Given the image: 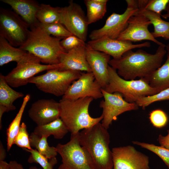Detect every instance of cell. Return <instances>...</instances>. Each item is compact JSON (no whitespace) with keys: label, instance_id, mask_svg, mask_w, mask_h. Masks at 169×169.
Instances as JSON below:
<instances>
[{"label":"cell","instance_id":"cell-1","mask_svg":"<svg viewBox=\"0 0 169 169\" xmlns=\"http://www.w3.org/2000/svg\"><path fill=\"white\" fill-rule=\"evenodd\" d=\"M166 45H159L156 52L149 54L141 49L129 50L119 58L110 60V66L117 70L118 74L125 79L134 80L137 77L146 79L161 65L166 53Z\"/></svg>","mask_w":169,"mask_h":169},{"label":"cell","instance_id":"cell-2","mask_svg":"<svg viewBox=\"0 0 169 169\" xmlns=\"http://www.w3.org/2000/svg\"><path fill=\"white\" fill-rule=\"evenodd\" d=\"M80 144L96 169H113L107 130L99 122L79 133Z\"/></svg>","mask_w":169,"mask_h":169},{"label":"cell","instance_id":"cell-3","mask_svg":"<svg viewBox=\"0 0 169 169\" xmlns=\"http://www.w3.org/2000/svg\"><path fill=\"white\" fill-rule=\"evenodd\" d=\"M37 23L30 27L27 38L19 48L46 64H59L61 56L66 52L61 44V38L49 35Z\"/></svg>","mask_w":169,"mask_h":169},{"label":"cell","instance_id":"cell-4","mask_svg":"<svg viewBox=\"0 0 169 169\" xmlns=\"http://www.w3.org/2000/svg\"><path fill=\"white\" fill-rule=\"evenodd\" d=\"M94 99L86 97L76 100L61 99L60 118L71 134L79 132L81 130L90 128L100 122L103 118H93L89 113V108Z\"/></svg>","mask_w":169,"mask_h":169},{"label":"cell","instance_id":"cell-5","mask_svg":"<svg viewBox=\"0 0 169 169\" xmlns=\"http://www.w3.org/2000/svg\"><path fill=\"white\" fill-rule=\"evenodd\" d=\"M108 72L109 82L104 90L110 93H120L128 102L136 103L142 98L158 93L155 89L150 85L148 81L144 79H125L118 74L116 69L109 65L108 66Z\"/></svg>","mask_w":169,"mask_h":169},{"label":"cell","instance_id":"cell-6","mask_svg":"<svg viewBox=\"0 0 169 169\" xmlns=\"http://www.w3.org/2000/svg\"><path fill=\"white\" fill-rule=\"evenodd\" d=\"M81 73L78 71L52 69L43 74L31 78L28 83L34 84L44 92L57 97L63 96L70 85L79 78Z\"/></svg>","mask_w":169,"mask_h":169},{"label":"cell","instance_id":"cell-7","mask_svg":"<svg viewBox=\"0 0 169 169\" xmlns=\"http://www.w3.org/2000/svg\"><path fill=\"white\" fill-rule=\"evenodd\" d=\"M39 59L33 54L27 53L25 57L6 75L5 79L11 86L17 88L26 85L29 80L37 74L45 70L60 69L59 63L55 64H42Z\"/></svg>","mask_w":169,"mask_h":169},{"label":"cell","instance_id":"cell-8","mask_svg":"<svg viewBox=\"0 0 169 169\" xmlns=\"http://www.w3.org/2000/svg\"><path fill=\"white\" fill-rule=\"evenodd\" d=\"M29 27L13 11L0 8V36L14 47L22 46L26 41Z\"/></svg>","mask_w":169,"mask_h":169},{"label":"cell","instance_id":"cell-9","mask_svg":"<svg viewBox=\"0 0 169 169\" xmlns=\"http://www.w3.org/2000/svg\"><path fill=\"white\" fill-rule=\"evenodd\" d=\"M79 133L71 134L68 142L56 147L62 158L58 169H96L80 144Z\"/></svg>","mask_w":169,"mask_h":169},{"label":"cell","instance_id":"cell-10","mask_svg":"<svg viewBox=\"0 0 169 169\" xmlns=\"http://www.w3.org/2000/svg\"><path fill=\"white\" fill-rule=\"evenodd\" d=\"M104 100L100 103V107L103 109V118L101 124L106 129L109 128L114 120L118 116L127 111L136 110L139 106L136 103H129L125 101L119 92L110 93L102 89Z\"/></svg>","mask_w":169,"mask_h":169},{"label":"cell","instance_id":"cell-11","mask_svg":"<svg viewBox=\"0 0 169 169\" xmlns=\"http://www.w3.org/2000/svg\"><path fill=\"white\" fill-rule=\"evenodd\" d=\"M113 169H150L149 157L131 145L112 150Z\"/></svg>","mask_w":169,"mask_h":169},{"label":"cell","instance_id":"cell-12","mask_svg":"<svg viewBox=\"0 0 169 169\" xmlns=\"http://www.w3.org/2000/svg\"><path fill=\"white\" fill-rule=\"evenodd\" d=\"M138 10V8L127 6L123 13H113L107 18L103 27L91 32L89 38L91 40L103 37L117 39L127 27L130 18L135 15Z\"/></svg>","mask_w":169,"mask_h":169},{"label":"cell","instance_id":"cell-13","mask_svg":"<svg viewBox=\"0 0 169 169\" xmlns=\"http://www.w3.org/2000/svg\"><path fill=\"white\" fill-rule=\"evenodd\" d=\"M102 89L92 72H82L79 78L69 87L62 99L76 100L91 97L97 99L103 97Z\"/></svg>","mask_w":169,"mask_h":169},{"label":"cell","instance_id":"cell-14","mask_svg":"<svg viewBox=\"0 0 169 169\" xmlns=\"http://www.w3.org/2000/svg\"><path fill=\"white\" fill-rule=\"evenodd\" d=\"M62 23L73 35L85 42L89 24L81 7L71 0L68 6L61 8Z\"/></svg>","mask_w":169,"mask_h":169},{"label":"cell","instance_id":"cell-15","mask_svg":"<svg viewBox=\"0 0 169 169\" xmlns=\"http://www.w3.org/2000/svg\"><path fill=\"white\" fill-rule=\"evenodd\" d=\"M151 24L150 20L142 14L137 13L131 17L126 28L117 39L131 42L151 41L159 45H165L155 38L148 30Z\"/></svg>","mask_w":169,"mask_h":169},{"label":"cell","instance_id":"cell-16","mask_svg":"<svg viewBox=\"0 0 169 169\" xmlns=\"http://www.w3.org/2000/svg\"><path fill=\"white\" fill-rule=\"evenodd\" d=\"M87 44L93 49L107 54L114 59L120 58L129 50L151 46L149 42L134 44L129 41L111 39L106 37L90 40L88 42Z\"/></svg>","mask_w":169,"mask_h":169},{"label":"cell","instance_id":"cell-17","mask_svg":"<svg viewBox=\"0 0 169 169\" xmlns=\"http://www.w3.org/2000/svg\"><path fill=\"white\" fill-rule=\"evenodd\" d=\"M30 118L40 126L60 118L59 102L53 99H41L34 102L28 111Z\"/></svg>","mask_w":169,"mask_h":169},{"label":"cell","instance_id":"cell-18","mask_svg":"<svg viewBox=\"0 0 169 169\" xmlns=\"http://www.w3.org/2000/svg\"><path fill=\"white\" fill-rule=\"evenodd\" d=\"M86 58L95 80L104 89L109 82L108 66L110 56L95 50L87 44L85 45Z\"/></svg>","mask_w":169,"mask_h":169},{"label":"cell","instance_id":"cell-19","mask_svg":"<svg viewBox=\"0 0 169 169\" xmlns=\"http://www.w3.org/2000/svg\"><path fill=\"white\" fill-rule=\"evenodd\" d=\"M85 45L80 46L63 53L60 59L62 66L59 70L91 72L87 60Z\"/></svg>","mask_w":169,"mask_h":169},{"label":"cell","instance_id":"cell-20","mask_svg":"<svg viewBox=\"0 0 169 169\" xmlns=\"http://www.w3.org/2000/svg\"><path fill=\"white\" fill-rule=\"evenodd\" d=\"M11 6L16 13L19 16L29 27L38 22L36 15L39 5L34 0H1Z\"/></svg>","mask_w":169,"mask_h":169},{"label":"cell","instance_id":"cell-21","mask_svg":"<svg viewBox=\"0 0 169 169\" xmlns=\"http://www.w3.org/2000/svg\"><path fill=\"white\" fill-rule=\"evenodd\" d=\"M24 95L21 92L15 90L11 88L6 81L4 75L0 74V122L6 112L15 110L16 107L13 102L18 98H22Z\"/></svg>","mask_w":169,"mask_h":169},{"label":"cell","instance_id":"cell-22","mask_svg":"<svg viewBox=\"0 0 169 169\" xmlns=\"http://www.w3.org/2000/svg\"><path fill=\"white\" fill-rule=\"evenodd\" d=\"M166 49L167 58L165 63L150 76L145 79L158 93L169 88V44L166 45Z\"/></svg>","mask_w":169,"mask_h":169},{"label":"cell","instance_id":"cell-23","mask_svg":"<svg viewBox=\"0 0 169 169\" xmlns=\"http://www.w3.org/2000/svg\"><path fill=\"white\" fill-rule=\"evenodd\" d=\"M27 53L19 47L12 46L4 38L0 36V66L12 61L18 63L25 57Z\"/></svg>","mask_w":169,"mask_h":169},{"label":"cell","instance_id":"cell-24","mask_svg":"<svg viewBox=\"0 0 169 169\" xmlns=\"http://www.w3.org/2000/svg\"><path fill=\"white\" fill-rule=\"evenodd\" d=\"M137 13L143 15L153 25L154 31L151 33L155 38L161 37L169 40V22L162 19L160 15L145 9H138Z\"/></svg>","mask_w":169,"mask_h":169},{"label":"cell","instance_id":"cell-25","mask_svg":"<svg viewBox=\"0 0 169 169\" xmlns=\"http://www.w3.org/2000/svg\"><path fill=\"white\" fill-rule=\"evenodd\" d=\"M69 132L65 124L60 118L44 125L37 126L33 132L40 136L53 135L56 139H61Z\"/></svg>","mask_w":169,"mask_h":169},{"label":"cell","instance_id":"cell-26","mask_svg":"<svg viewBox=\"0 0 169 169\" xmlns=\"http://www.w3.org/2000/svg\"><path fill=\"white\" fill-rule=\"evenodd\" d=\"M36 18L38 22L41 23H61V8L54 7L44 3L40 4Z\"/></svg>","mask_w":169,"mask_h":169},{"label":"cell","instance_id":"cell-27","mask_svg":"<svg viewBox=\"0 0 169 169\" xmlns=\"http://www.w3.org/2000/svg\"><path fill=\"white\" fill-rule=\"evenodd\" d=\"M107 0H85L86 18L89 24L102 19L107 12Z\"/></svg>","mask_w":169,"mask_h":169},{"label":"cell","instance_id":"cell-28","mask_svg":"<svg viewBox=\"0 0 169 169\" xmlns=\"http://www.w3.org/2000/svg\"><path fill=\"white\" fill-rule=\"evenodd\" d=\"M30 96L26 95L24 97L20 108L16 116L11 122L7 130V151H9L13 144L14 139L20 126V122L26 106Z\"/></svg>","mask_w":169,"mask_h":169},{"label":"cell","instance_id":"cell-29","mask_svg":"<svg viewBox=\"0 0 169 169\" xmlns=\"http://www.w3.org/2000/svg\"><path fill=\"white\" fill-rule=\"evenodd\" d=\"M49 136L44 135L40 136L33 132L29 136V140L31 147L36 149L41 154L49 159L55 157L58 153L56 147L50 146L47 142Z\"/></svg>","mask_w":169,"mask_h":169},{"label":"cell","instance_id":"cell-30","mask_svg":"<svg viewBox=\"0 0 169 169\" xmlns=\"http://www.w3.org/2000/svg\"><path fill=\"white\" fill-rule=\"evenodd\" d=\"M23 149L30 153L28 160V162L38 164L41 166L43 169H53L54 166L57 163V160L56 157L49 159L40 153L36 149L32 148L30 150L27 149Z\"/></svg>","mask_w":169,"mask_h":169},{"label":"cell","instance_id":"cell-31","mask_svg":"<svg viewBox=\"0 0 169 169\" xmlns=\"http://www.w3.org/2000/svg\"><path fill=\"white\" fill-rule=\"evenodd\" d=\"M37 24L49 35H52L55 37L64 38L72 35L65 27L60 23L43 24L38 22Z\"/></svg>","mask_w":169,"mask_h":169},{"label":"cell","instance_id":"cell-32","mask_svg":"<svg viewBox=\"0 0 169 169\" xmlns=\"http://www.w3.org/2000/svg\"><path fill=\"white\" fill-rule=\"evenodd\" d=\"M137 2L138 9H145L161 15L166 10L169 0H138Z\"/></svg>","mask_w":169,"mask_h":169},{"label":"cell","instance_id":"cell-33","mask_svg":"<svg viewBox=\"0 0 169 169\" xmlns=\"http://www.w3.org/2000/svg\"><path fill=\"white\" fill-rule=\"evenodd\" d=\"M132 143L156 154L162 159L169 169V150L161 146L137 141H133Z\"/></svg>","mask_w":169,"mask_h":169},{"label":"cell","instance_id":"cell-34","mask_svg":"<svg viewBox=\"0 0 169 169\" xmlns=\"http://www.w3.org/2000/svg\"><path fill=\"white\" fill-rule=\"evenodd\" d=\"M169 100V88L151 96L142 98L136 103L143 110L151 104L156 101Z\"/></svg>","mask_w":169,"mask_h":169},{"label":"cell","instance_id":"cell-35","mask_svg":"<svg viewBox=\"0 0 169 169\" xmlns=\"http://www.w3.org/2000/svg\"><path fill=\"white\" fill-rule=\"evenodd\" d=\"M29 136L25 123L23 122L20 125L18 131L14 140L13 144L23 149H32L30 146Z\"/></svg>","mask_w":169,"mask_h":169},{"label":"cell","instance_id":"cell-36","mask_svg":"<svg viewBox=\"0 0 169 169\" xmlns=\"http://www.w3.org/2000/svg\"><path fill=\"white\" fill-rule=\"evenodd\" d=\"M149 115L151 123L156 128H162L165 126L167 123V116L162 110L156 109L153 110L150 112Z\"/></svg>","mask_w":169,"mask_h":169},{"label":"cell","instance_id":"cell-37","mask_svg":"<svg viewBox=\"0 0 169 169\" xmlns=\"http://www.w3.org/2000/svg\"><path fill=\"white\" fill-rule=\"evenodd\" d=\"M60 44L66 52L86 44L84 41L73 34L64 38L60 41Z\"/></svg>","mask_w":169,"mask_h":169},{"label":"cell","instance_id":"cell-38","mask_svg":"<svg viewBox=\"0 0 169 169\" xmlns=\"http://www.w3.org/2000/svg\"><path fill=\"white\" fill-rule=\"evenodd\" d=\"M167 134L166 136L160 134L158 137V141L160 146L169 150V129Z\"/></svg>","mask_w":169,"mask_h":169},{"label":"cell","instance_id":"cell-39","mask_svg":"<svg viewBox=\"0 0 169 169\" xmlns=\"http://www.w3.org/2000/svg\"><path fill=\"white\" fill-rule=\"evenodd\" d=\"M10 169H24L22 165L15 161H10L9 163ZM29 169H43L36 166H31Z\"/></svg>","mask_w":169,"mask_h":169},{"label":"cell","instance_id":"cell-40","mask_svg":"<svg viewBox=\"0 0 169 169\" xmlns=\"http://www.w3.org/2000/svg\"><path fill=\"white\" fill-rule=\"evenodd\" d=\"M6 156V153L2 143H0V161H4Z\"/></svg>","mask_w":169,"mask_h":169},{"label":"cell","instance_id":"cell-41","mask_svg":"<svg viewBox=\"0 0 169 169\" xmlns=\"http://www.w3.org/2000/svg\"><path fill=\"white\" fill-rule=\"evenodd\" d=\"M0 169H10L9 163L4 161H0Z\"/></svg>","mask_w":169,"mask_h":169},{"label":"cell","instance_id":"cell-42","mask_svg":"<svg viewBox=\"0 0 169 169\" xmlns=\"http://www.w3.org/2000/svg\"><path fill=\"white\" fill-rule=\"evenodd\" d=\"M165 11L166 13L162 15V16L165 19H169V2Z\"/></svg>","mask_w":169,"mask_h":169},{"label":"cell","instance_id":"cell-43","mask_svg":"<svg viewBox=\"0 0 169 169\" xmlns=\"http://www.w3.org/2000/svg\"><path fill=\"white\" fill-rule=\"evenodd\" d=\"M168 20H169V19H168Z\"/></svg>","mask_w":169,"mask_h":169}]
</instances>
